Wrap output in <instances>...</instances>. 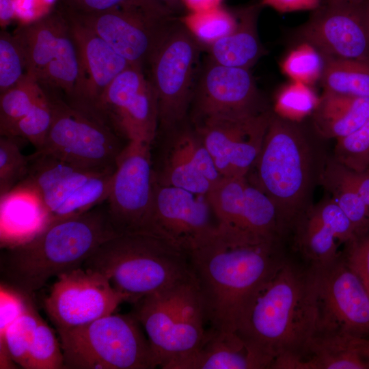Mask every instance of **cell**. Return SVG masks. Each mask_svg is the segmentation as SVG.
I'll list each match as a JSON object with an SVG mask.
<instances>
[{
  "label": "cell",
  "instance_id": "2e32d148",
  "mask_svg": "<svg viewBox=\"0 0 369 369\" xmlns=\"http://www.w3.org/2000/svg\"><path fill=\"white\" fill-rule=\"evenodd\" d=\"M44 301L56 329L88 324L114 312L126 297L103 274L81 267L64 273Z\"/></svg>",
  "mask_w": 369,
  "mask_h": 369
},
{
  "label": "cell",
  "instance_id": "60d3db41",
  "mask_svg": "<svg viewBox=\"0 0 369 369\" xmlns=\"http://www.w3.org/2000/svg\"><path fill=\"white\" fill-rule=\"evenodd\" d=\"M26 74L23 49L13 34L0 33V94L16 85Z\"/></svg>",
  "mask_w": 369,
  "mask_h": 369
},
{
  "label": "cell",
  "instance_id": "277c9868",
  "mask_svg": "<svg viewBox=\"0 0 369 369\" xmlns=\"http://www.w3.org/2000/svg\"><path fill=\"white\" fill-rule=\"evenodd\" d=\"M83 266L105 275L132 304L194 278L187 251L148 233L120 234L109 239Z\"/></svg>",
  "mask_w": 369,
  "mask_h": 369
},
{
  "label": "cell",
  "instance_id": "11a10c76",
  "mask_svg": "<svg viewBox=\"0 0 369 369\" xmlns=\"http://www.w3.org/2000/svg\"><path fill=\"white\" fill-rule=\"evenodd\" d=\"M367 4H368V14H369V0H367Z\"/></svg>",
  "mask_w": 369,
  "mask_h": 369
},
{
  "label": "cell",
  "instance_id": "816d5d0a",
  "mask_svg": "<svg viewBox=\"0 0 369 369\" xmlns=\"http://www.w3.org/2000/svg\"><path fill=\"white\" fill-rule=\"evenodd\" d=\"M14 14L12 0H0V22L1 27L7 25Z\"/></svg>",
  "mask_w": 369,
  "mask_h": 369
},
{
  "label": "cell",
  "instance_id": "4316f807",
  "mask_svg": "<svg viewBox=\"0 0 369 369\" xmlns=\"http://www.w3.org/2000/svg\"><path fill=\"white\" fill-rule=\"evenodd\" d=\"M369 118V98L347 96L323 91L313 112L317 132L326 138L346 137Z\"/></svg>",
  "mask_w": 369,
  "mask_h": 369
},
{
  "label": "cell",
  "instance_id": "6da1fadb",
  "mask_svg": "<svg viewBox=\"0 0 369 369\" xmlns=\"http://www.w3.org/2000/svg\"><path fill=\"white\" fill-rule=\"evenodd\" d=\"M316 331L312 266L286 257L257 292L235 333L259 369H296Z\"/></svg>",
  "mask_w": 369,
  "mask_h": 369
},
{
  "label": "cell",
  "instance_id": "4fadbf2b",
  "mask_svg": "<svg viewBox=\"0 0 369 369\" xmlns=\"http://www.w3.org/2000/svg\"><path fill=\"white\" fill-rule=\"evenodd\" d=\"M62 10L97 33L130 64L141 67L149 63L163 36L176 20L152 9L142 0L98 12Z\"/></svg>",
  "mask_w": 369,
  "mask_h": 369
},
{
  "label": "cell",
  "instance_id": "7bdbcfd3",
  "mask_svg": "<svg viewBox=\"0 0 369 369\" xmlns=\"http://www.w3.org/2000/svg\"><path fill=\"white\" fill-rule=\"evenodd\" d=\"M312 211L339 243L347 245L359 237L354 225L335 201L324 202Z\"/></svg>",
  "mask_w": 369,
  "mask_h": 369
},
{
  "label": "cell",
  "instance_id": "3957f363",
  "mask_svg": "<svg viewBox=\"0 0 369 369\" xmlns=\"http://www.w3.org/2000/svg\"><path fill=\"white\" fill-rule=\"evenodd\" d=\"M118 234L106 202L52 220L27 242L4 249L0 260L1 279L4 285L30 297L51 277L83 266L103 243Z\"/></svg>",
  "mask_w": 369,
  "mask_h": 369
},
{
  "label": "cell",
  "instance_id": "484cf974",
  "mask_svg": "<svg viewBox=\"0 0 369 369\" xmlns=\"http://www.w3.org/2000/svg\"><path fill=\"white\" fill-rule=\"evenodd\" d=\"M67 25V18L59 9L16 29L14 35L23 51L27 76L38 81L54 57Z\"/></svg>",
  "mask_w": 369,
  "mask_h": 369
},
{
  "label": "cell",
  "instance_id": "c3c4849f",
  "mask_svg": "<svg viewBox=\"0 0 369 369\" xmlns=\"http://www.w3.org/2000/svg\"><path fill=\"white\" fill-rule=\"evenodd\" d=\"M262 7H270L279 12L314 10L322 0H260Z\"/></svg>",
  "mask_w": 369,
  "mask_h": 369
},
{
  "label": "cell",
  "instance_id": "f546056e",
  "mask_svg": "<svg viewBox=\"0 0 369 369\" xmlns=\"http://www.w3.org/2000/svg\"><path fill=\"white\" fill-rule=\"evenodd\" d=\"M320 81L323 91L351 97L369 98V60L325 57V67Z\"/></svg>",
  "mask_w": 369,
  "mask_h": 369
},
{
  "label": "cell",
  "instance_id": "4dcf8cb0",
  "mask_svg": "<svg viewBox=\"0 0 369 369\" xmlns=\"http://www.w3.org/2000/svg\"><path fill=\"white\" fill-rule=\"evenodd\" d=\"M297 247L305 262L320 266L338 259L341 253L338 251L337 238L331 231L310 211L297 221Z\"/></svg>",
  "mask_w": 369,
  "mask_h": 369
},
{
  "label": "cell",
  "instance_id": "f907efd6",
  "mask_svg": "<svg viewBox=\"0 0 369 369\" xmlns=\"http://www.w3.org/2000/svg\"><path fill=\"white\" fill-rule=\"evenodd\" d=\"M181 3L188 12H203L223 5V0H181Z\"/></svg>",
  "mask_w": 369,
  "mask_h": 369
},
{
  "label": "cell",
  "instance_id": "681fc988",
  "mask_svg": "<svg viewBox=\"0 0 369 369\" xmlns=\"http://www.w3.org/2000/svg\"><path fill=\"white\" fill-rule=\"evenodd\" d=\"M149 6L165 14L174 16L183 8L181 0H143Z\"/></svg>",
  "mask_w": 369,
  "mask_h": 369
},
{
  "label": "cell",
  "instance_id": "f35d334b",
  "mask_svg": "<svg viewBox=\"0 0 369 369\" xmlns=\"http://www.w3.org/2000/svg\"><path fill=\"white\" fill-rule=\"evenodd\" d=\"M64 368L60 342L40 317L29 353L28 369Z\"/></svg>",
  "mask_w": 369,
  "mask_h": 369
},
{
  "label": "cell",
  "instance_id": "cb8c5ba5",
  "mask_svg": "<svg viewBox=\"0 0 369 369\" xmlns=\"http://www.w3.org/2000/svg\"><path fill=\"white\" fill-rule=\"evenodd\" d=\"M262 5L260 0L235 9V29L209 45L210 59L221 65L250 69L266 54L258 36L257 22Z\"/></svg>",
  "mask_w": 369,
  "mask_h": 369
},
{
  "label": "cell",
  "instance_id": "74e56055",
  "mask_svg": "<svg viewBox=\"0 0 369 369\" xmlns=\"http://www.w3.org/2000/svg\"><path fill=\"white\" fill-rule=\"evenodd\" d=\"M19 139L0 136V195L16 187L28 174L29 156L22 153Z\"/></svg>",
  "mask_w": 369,
  "mask_h": 369
},
{
  "label": "cell",
  "instance_id": "1f68e13d",
  "mask_svg": "<svg viewBox=\"0 0 369 369\" xmlns=\"http://www.w3.org/2000/svg\"><path fill=\"white\" fill-rule=\"evenodd\" d=\"M29 301L25 312L0 335L1 368H10L8 360L23 368H29V353L40 318Z\"/></svg>",
  "mask_w": 369,
  "mask_h": 369
},
{
  "label": "cell",
  "instance_id": "ee69618b",
  "mask_svg": "<svg viewBox=\"0 0 369 369\" xmlns=\"http://www.w3.org/2000/svg\"><path fill=\"white\" fill-rule=\"evenodd\" d=\"M341 254L369 296V232L347 244L344 252Z\"/></svg>",
  "mask_w": 369,
  "mask_h": 369
},
{
  "label": "cell",
  "instance_id": "5b68a950",
  "mask_svg": "<svg viewBox=\"0 0 369 369\" xmlns=\"http://www.w3.org/2000/svg\"><path fill=\"white\" fill-rule=\"evenodd\" d=\"M307 141L297 122L272 112L260 152L250 171L253 174L247 178L272 200L286 229L305 213L312 167Z\"/></svg>",
  "mask_w": 369,
  "mask_h": 369
},
{
  "label": "cell",
  "instance_id": "f6af8a7d",
  "mask_svg": "<svg viewBox=\"0 0 369 369\" xmlns=\"http://www.w3.org/2000/svg\"><path fill=\"white\" fill-rule=\"evenodd\" d=\"M29 299V297L5 285H1L0 335L25 312Z\"/></svg>",
  "mask_w": 369,
  "mask_h": 369
},
{
  "label": "cell",
  "instance_id": "603a6c76",
  "mask_svg": "<svg viewBox=\"0 0 369 369\" xmlns=\"http://www.w3.org/2000/svg\"><path fill=\"white\" fill-rule=\"evenodd\" d=\"M51 219L38 194L19 184L0 195V241L3 249L27 242Z\"/></svg>",
  "mask_w": 369,
  "mask_h": 369
},
{
  "label": "cell",
  "instance_id": "7c38bea8",
  "mask_svg": "<svg viewBox=\"0 0 369 369\" xmlns=\"http://www.w3.org/2000/svg\"><path fill=\"white\" fill-rule=\"evenodd\" d=\"M143 67L130 65L108 85L89 115L119 137L153 144L159 129L157 97Z\"/></svg>",
  "mask_w": 369,
  "mask_h": 369
},
{
  "label": "cell",
  "instance_id": "f5cc1de1",
  "mask_svg": "<svg viewBox=\"0 0 369 369\" xmlns=\"http://www.w3.org/2000/svg\"><path fill=\"white\" fill-rule=\"evenodd\" d=\"M354 341L357 346L369 359V339L354 338Z\"/></svg>",
  "mask_w": 369,
  "mask_h": 369
},
{
  "label": "cell",
  "instance_id": "e0dca14e",
  "mask_svg": "<svg viewBox=\"0 0 369 369\" xmlns=\"http://www.w3.org/2000/svg\"><path fill=\"white\" fill-rule=\"evenodd\" d=\"M219 222L206 195L154 182L146 232L189 253L213 235Z\"/></svg>",
  "mask_w": 369,
  "mask_h": 369
},
{
  "label": "cell",
  "instance_id": "b9f144b4",
  "mask_svg": "<svg viewBox=\"0 0 369 369\" xmlns=\"http://www.w3.org/2000/svg\"><path fill=\"white\" fill-rule=\"evenodd\" d=\"M336 156L338 163L349 169H369V118L353 133L337 139Z\"/></svg>",
  "mask_w": 369,
  "mask_h": 369
},
{
  "label": "cell",
  "instance_id": "8d00e7d4",
  "mask_svg": "<svg viewBox=\"0 0 369 369\" xmlns=\"http://www.w3.org/2000/svg\"><path fill=\"white\" fill-rule=\"evenodd\" d=\"M319 98L311 85L291 81L277 93L274 113L285 119L298 122L314 112Z\"/></svg>",
  "mask_w": 369,
  "mask_h": 369
},
{
  "label": "cell",
  "instance_id": "44dd1931",
  "mask_svg": "<svg viewBox=\"0 0 369 369\" xmlns=\"http://www.w3.org/2000/svg\"><path fill=\"white\" fill-rule=\"evenodd\" d=\"M162 133L164 141L152 161L155 181L206 195L222 177L195 128L184 122Z\"/></svg>",
  "mask_w": 369,
  "mask_h": 369
},
{
  "label": "cell",
  "instance_id": "7402d4cb",
  "mask_svg": "<svg viewBox=\"0 0 369 369\" xmlns=\"http://www.w3.org/2000/svg\"><path fill=\"white\" fill-rule=\"evenodd\" d=\"M63 13L67 18L80 61L78 86L73 97L66 101L89 114L108 85L131 64L91 29Z\"/></svg>",
  "mask_w": 369,
  "mask_h": 369
},
{
  "label": "cell",
  "instance_id": "db71d44e",
  "mask_svg": "<svg viewBox=\"0 0 369 369\" xmlns=\"http://www.w3.org/2000/svg\"><path fill=\"white\" fill-rule=\"evenodd\" d=\"M361 0H322L321 3H338L346 1H357Z\"/></svg>",
  "mask_w": 369,
  "mask_h": 369
},
{
  "label": "cell",
  "instance_id": "f1b7e54d",
  "mask_svg": "<svg viewBox=\"0 0 369 369\" xmlns=\"http://www.w3.org/2000/svg\"><path fill=\"white\" fill-rule=\"evenodd\" d=\"M79 77V55L68 23L60 36L54 57L38 82L44 90L63 92L66 100H69L74 95Z\"/></svg>",
  "mask_w": 369,
  "mask_h": 369
},
{
  "label": "cell",
  "instance_id": "d590c367",
  "mask_svg": "<svg viewBox=\"0 0 369 369\" xmlns=\"http://www.w3.org/2000/svg\"><path fill=\"white\" fill-rule=\"evenodd\" d=\"M53 121L50 99L46 92L31 109L20 119L5 135L18 137L32 144L38 150L43 146Z\"/></svg>",
  "mask_w": 369,
  "mask_h": 369
},
{
  "label": "cell",
  "instance_id": "5bb4252c",
  "mask_svg": "<svg viewBox=\"0 0 369 369\" xmlns=\"http://www.w3.org/2000/svg\"><path fill=\"white\" fill-rule=\"evenodd\" d=\"M152 146L129 141L117 159L106 203L111 222L120 234L146 232L154 193Z\"/></svg>",
  "mask_w": 369,
  "mask_h": 369
},
{
  "label": "cell",
  "instance_id": "9c48e42d",
  "mask_svg": "<svg viewBox=\"0 0 369 369\" xmlns=\"http://www.w3.org/2000/svg\"><path fill=\"white\" fill-rule=\"evenodd\" d=\"M200 43L180 20L169 26L150 61L159 106L158 133L184 122L195 90Z\"/></svg>",
  "mask_w": 369,
  "mask_h": 369
},
{
  "label": "cell",
  "instance_id": "83f0119b",
  "mask_svg": "<svg viewBox=\"0 0 369 369\" xmlns=\"http://www.w3.org/2000/svg\"><path fill=\"white\" fill-rule=\"evenodd\" d=\"M296 369H369V359L354 338L317 333Z\"/></svg>",
  "mask_w": 369,
  "mask_h": 369
},
{
  "label": "cell",
  "instance_id": "8fae6325",
  "mask_svg": "<svg viewBox=\"0 0 369 369\" xmlns=\"http://www.w3.org/2000/svg\"><path fill=\"white\" fill-rule=\"evenodd\" d=\"M312 268L315 334L369 339V296L342 254L336 260Z\"/></svg>",
  "mask_w": 369,
  "mask_h": 369
},
{
  "label": "cell",
  "instance_id": "9a60e30c",
  "mask_svg": "<svg viewBox=\"0 0 369 369\" xmlns=\"http://www.w3.org/2000/svg\"><path fill=\"white\" fill-rule=\"evenodd\" d=\"M219 228L256 241H280L287 230L272 200L247 178H222L206 194Z\"/></svg>",
  "mask_w": 369,
  "mask_h": 369
},
{
  "label": "cell",
  "instance_id": "7dc6e473",
  "mask_svg": "<svg viewBox=\"0 0 369 369\" xmlns=\"http://www.w3.org/2000/svg\"><path fill=\"white\" fill-rule=\"evenodd\" d=\"M336 172L359 194L369 206V169L355 172L337 163L332 166Z\"/></svg>",
  "mask_w": 369,
  "mask_h": 369
},
{
  "label": "cell",
  "instance_id": "d6a6232c",
  "mask_svg": "<svg viewBox=\"0 0 369 369\" xmlns=\"http://www.w3.org/2000/svg\"><path fill=\"white\" fill-rule=\"evenodd\" d=\"M44 93L39 83L26 75L0 94V135H5L24 117Z\"/></svg>",
  "mask_w": 369,
  "mask_h": 369
},
{
  "label": "cell",
  "instance_id": "ac0fdd59",
  "mask_svg": "<svg viewBox=\"0 0 369 369\" xmlns=\"http://www.w3.org/2000/svg\"><path fill=\"white\" fill-rule=\"evenodd\" d=\"M297 33L325 57L369 60L367 0L320 3Z\"/></svg>",
  "mask_w": 369,
  "mask_h": 369
},
{
  "label": "cell",
  "instance_id": "ffe728a7",
  "mask_svg": "<svg viewBox=\"0 0 369 369\" xmlns=\"http://www.w3.org/2000/svg\"><path fill=\"white\" fill-rule=\"evenodd\" d=\"M193 123L213 116L247 117L269 111L250 69L210 60L197 79Z\"/></svg>",
  "mask_w": 369,
  "mask_h": 369
},
{
  "label": "cell",
  "instance_id": "d6986e66",
  "mask_svg": "<svg viewBox=\"0 0 369 369\" xmlns=\"http://www.w3.org/2000/svg\"><path fill=\"white\" fill-rule=\"evenodd\" d=\"M271 113L213 116L193 123L222 178L247 176L260 152Z\"/></svg>",
  "mask_w": 369,
  "mask_h": 369
},
{
  "label": "cell",
  "instance_id": "d4e9b609",
  "mask_svg": "<svg viewBox=\"0 0 369 369\" xmlns=\"http://www.w3.org/2000/svg\"><path fill=\"white\" fill-rule=\"evenodd\" d=\"M170 369H259L236 333L212 328L199 347L175 362Z\"/></svg>",
  "mask_w": 369,
  "mask_h": 369
},
{
  "label": "cell",
  "instance_id": "ab89813d",
  "mask_svg": "<svg viewBox=\"0 0 369 369\" xmlns=\"http://www.w3.org/2000/svg\"><path fill=\"white\" fill-rule=\"evenodd\" d=\"M330 185L336 202L354 225L359 236L369 232V206L357 191L330 167Z\"/></svg>",
  "mask_w": 369,
  "mask_h": 369
},
{
  "label": "cell",
  "instance_id": "e575fe53",
  "mask_svg": "<svg viewBox=\"0 0 369 369\" xmlns=\"http://www.w3.org/2000/svg\"><path fill=\"white\" fill-rule=\"evenodd\" d=\"M325 57L309 43H301L291 50L281 62L283 73L291 81L312 85L320 81Z\"/></svg>",
  "mask_w": 369,
  "mask_h": 369
},
{
  "label": "cell",
  "instance_id": "52a82bcc",
  "mask_svg": "<svg viewBox=\"0 0 369 369\" xmlns=\"http://www.w3.org/2000/svg\"><path fill=\"white\" fill-rule=\"evenodd\" d=\"M133 305L131 313L145 330L163 369H170L195 351L205 338V315L194 278Z\"/></svg>",
  "mask_w": 369,
  "mask_h": 369
},
{
  "label": "cell",
  "instance_id": "30bf717a",
  "mask_svg": "<svg viewBox=\"0 0 369 369\" xmlns=\"http://www.w3.org/2000/svg\"><path fill=\"white\" fill-rule=\"evenodd\" d=\"M44 91L51 103L53 121L43 146L36 151L79 167H115L125 146L122 139L98 119L70 105L57 92Z\"/></svg>",
  "mask_w": 369,
  "mask_h": 369
},
{
  "label": "cell",
  "instance_id": "bcb514c9",
  "mask_svg": "<svg viewBox=\"0 0 369 369\" xmlns=\"http://www.w3.org/2000/svg\"><path fill=\"white\" fill-rule=\"evenodd\" d=\"M136 0H62V10L73 13L102 12Z\"/></svg>",
  "mask_w": 369,
  "mask_h": 369
},
{
  "label": "cell",
  "instance_id": "ba28073f",
  "mask_svg": "<svg viewBox=\"0 0 369 369\" xmlns=\"http://www.w3.org/2000/svg\"><path fill=\"white\" fill-rule=\"evenodd\" d=\"M29 159L28 174L19 184L38 194L51 221L84 213L106 202L116 167L86 168L37 151Z\"/></svg>",
  "mask_w": 369,
  "mask_h": 369
},
{
  "label": "cell",
  "instance_id": "836d02e7",
  "mask_svg": "<svg viewBox=\"0 0 369 369\" xmlns=\"http://www.w3.org/2000/svg\"><path fill=\"white\" fill-rule=\"evenodd\" d=\"M200 43L210 45L232 32L237 24L235 10L223 5L197 12H187L180 19Z\"/></svg>",
  "mask_w": 369,
  "mask_h": 369
},
{
  "label": "cell",
  "instance_id": "8992f818",
  "mask_svg": "<svg viewBox=\"0 0 369 369\" xmlns=\"http://www.w3.org/2000/svg\"><path fill=\"white\" fill-rule=\"evenodd\" d=\"M142 326L131 312L57 329L64 368L152 369L157 361Z\"/></svg>",
  "mask_w": 369,
  "mask_h": 369
},
{
  "label": "cell",
  "instance_id": "7a4b0ae2",
  "mask_svg": "<svg viewBox=\"0 0 369 369\" xmlns=\"http://www.w3.org/2000/svg\"><path fill=\"white\" fill-rule=\"evenodd\" d=\"M189 256L206 324L233 333L286 258L280 241H252L219 228Z\"/></svg>",
  "mask_w": 369,
  "mask_h": 369
}]
</instances>
